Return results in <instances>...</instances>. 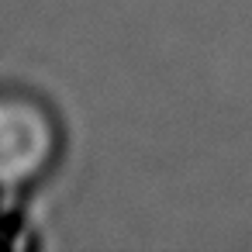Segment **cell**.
<instances>
[{
	"label": "cell",
	"mask_w": 252,
	"mask_h": 252,
	"mask_svg": "<svg viewBox=\"0 0 252 252\" xmlns=\"http://www.w3.org/2000/svg\"><path fill=\"white\" fill-rule=\"evenodd\" d=\"M25 135H45L42 121L32 111H21V107L0 111V166L4 169H28L45 152V142H18Z\"/></svg>",
	"instance_id": "6da1fadb"
}]
</instances>
